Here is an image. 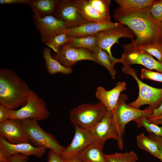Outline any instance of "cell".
Listing matches in <instances>:
<instances>
[{
    "label": "cell",
    "instance_id": "obj_1",
    "mask_svg": "<svg viewBox=\"0 0 162 162\" xmlns=\"http://www.w3.org/2000/svg\"><path fill=\"white\" fill-rule=\"evenodd\" d=\"M149 8L128 10L118 7L114 11V19L127 26L134 33L136 38L131 40V42L134 44L162 43V22L153 18Z\"/></svg>",
    "mask_w": 162,
    "mask_h": 162
},
{
    "label": "cell",
    "instance_id": "obj_2",
    "mask_svg": "<svg viewBox=\"0 0 162 162\" xmlns=\"http://www.w3.org/2000/svg\"><path fill=\"white\" fill-rule=\"evenodd\" d=\"M30 89L13 70H0V104L13 110L26 103Z\"/></svg>",
    "mask_w": 162,
    "mask_h": 162
},
{
    "label": "cell",
    "instance_id": "obj_3",
    "mask_svg": "<svg viewBox=\"0 0 162 162\" xmlns=\"http://www.w3.org/2000/svg\"><path fill=\"white\" fill-rule=\"evenodd\" d=\"M128 98L127 95L121 93L115 108L112 111V122L118 137L117 145L120 149L124 147L123 137L126 124L142 116L149 118L153 112V110L148 107L141 110L131 107L126 103Z\"/></svg>",
    "mask_w": 162,
    "mask_h": 162
},
{
    "label": "cell",
    "instance_id": "obj_4",
    "mask_svg": "<svg viewBox=\"0 0 162 162\" xmlns=\"http://www.w3.org/2000/svg\"><path fill=\"white\" fill-rule=\"evenodd\" d=\"M121 63L123 65L122 71L132 76L136 82L139 88L137 98L128 104L137 109L145 105H148V107L153 110L158 108L162 103V88L154 87L143 82L138 78L137 70L124 62Z\"/></svg>",
    "mask_w": 162,
    "mask_h": 162
},
{
    "label": "cell",
    "instance_id": "obj_5",
    "mask_svg": "<svg viewBox=\"0 0 162 162\" xmlns=\"http://www.w3.org/2000/svg\"><path fill=\"white\" fill-rule=\"evenodd\" d=\"M108 110L100 101L95 104L86 103L72 109L69 117L74 127L88 130L97 124Z\"/></svg>",
    "mask_w": 162,
    "mask_h": 162
},
{
    "label": "cell",
    "instance_id": "obj_6",
    "mask_svg": "<svg viewBox=\"0 0 162 162\" xmlns=\"http://www.w3.org/2000/svg\"><path fill=\"white\" fill-rule=\"evenodd\" d=\"M19 120L30 142L35 146L49 149L61 154L64 147L58 142L52 134L44 130L37 121L31 119Z\"/></svg>",
    "mask_w": 162,
    "mask_h": 162
},
{
    "label": "cell",
    "instance_id": "obj_7",
    "mask_svg": "<svg viewBox=\"0 0 162 162\" xmlns=\"http://www.w3.org/2000/svg\"><path fill=\"white\" fill-rule=\"evenodd\" d=\"M50 115L46 104L34 91L30 90L26 104L17 110H11L10 119L44 120Z\"/></svg>",
    "mask_w": 162,
    "mask_h": 162
},
{
    "label": "cell",
    "instance_id": "obj_8",
    "mask_svg": "<svg viewBox=\"0 0 162 162\" xmlns=\"http://www.w3.org/2000/svg\"><path fill=\"white\" fill-rule=\"evenodd\" d=\"M117 26L108 28L100 32L95 34L98 46L106 51L110 58L115 65L119 62V58H114L111 52L112 46L115 43L119 44L118 39L127 38L131 40L136 37L134 32L128 27L120 22Z\"/></svg>",
    "mask_w": 162,
    "mask_h": 162
},
{
    "label": "cell",
    "instance_id": "obj_9",
    "mask_svg": "<svg viewBox=\"0 0 162 162\" xmlns=\"http://www.w3.org/2000/svg\"><path fill=\"white\" fill-rule=\"evenodd\" d=\"M33 20L42 40L46 45L54 37L65 33L68 28L62 20L52 15L40 17L34 14Z\"/></svg>",
    "mask_w": 162,
    "mask_h": 162
},
{
    "label": "cell",
    "instance_id": "obj_10",
    "mask_svg": "<svg viewBox=\"0 0 162 162\" xmlns=\"http://www.w3.org/2000/svg\"><path fill=\"white\" fill-rule=\"evenodd\" d=\"M46 149L34 146L30 143H11L4 137L0 136V162L7 160L10 157L17 154L40 157L45 153Z\"/></svg>",
    "mask_w": 162,
    "mask_h": 162
},
{
    "label": "cell",
    "instance_id": "obj_11",
    "mask_svg": "<svg viewBox=\"0 0 162 162\" xmlns=\"http://www.w3.org/2000/svg\"><path fill=\"white\" fill-rule=\"evenodd\" d=\"M52 16L62 20L68 28L80 26L88 21L80 13L76 0H60Z\"/></svg>",
    "mask_w": 162,
    "mask_h": 162
},
{
    "label": "cell",
    "instance_id": "obj_12",
    "mask_svg": "<svg viewBox=\"0 0 162 162\" xmlns=\"http://www.w3.org/2000/svg\"><path fill=\"white\" fill-rule=\"evenodd\" d=\"M55 59L64 66L71 68L77 62L88 60L98 64L92 52L84 48H75L66 43L61 47L55 55Z\"/></svg>",
    "mask_w": 162,
    "mask_h": 162
},
{
    "label": "cell",
    "instance_id": "obj_13",
    "mask_svg": "<svg viewBox=\"0 0 162 162\" xmlns=\"http://www.w3.org/2000/svg\"><path fill=\"white\" fill-rule=\"evenodd\" d=\"M120 63L124 62L131 65L140 64L150 70H154L162 73V63L155 59L147 52L141 50L123 49Z\"/></svg>",
    "mask_w": 162,
    "mask_h": 162
},
{
    "label": "cell",
    "instance_id": "obj_14",
    "mask_svg": "<svg viewBox=\"0 0 162 162\" xmlns=\"http://www.w3.org/2000/svg\"><path fill=\"white\" fill-rule=\"evenodd\" d=\"M112 112L108 110L102 119L89 130L95 143L104 146L110 139L118 142V137L112 122Z\"/></svg>",
    "mask_w": 162,
    "mask_h": 162
},
{
    "label": "cell",
    "instance_id": "obj_15",
    "mask_svg": "<svg viewBox=\"0 0 162 162\" xmlns=\"http://www.w3.org/2000/svg\"><path fill=\"white\" fill-rule=\"evenodd\" d=\"M0 135L11 143H30L19 120L10 119L0 123Z\"/></svg>",
    "mask_w": 162,
    "mask_h": 162
},
{
    "label": "cell",
    "instance_id": "obj_16",
    "mask_svg": "<svg viewBox=\"0 0 162 162\" xmlns=\"http://www.w3.org/2000/svg\"><path fill=\"white\" fill-rule=\"evenodd\" d=\"M74 128L75 134L71 142L68 146L64 147L60 155L63 159L79 153L89 145L95 143L89 130Z\"/></svg>",
    "mask_w": 162,
    "mask_h": 162
},
{
    "label": "cell",
    "instance_id": "obj_17",
    "mask_svg": "<svg viewBox=\"0 0 162 162\" xmlns=\"http://www.w3.org/2000/svg\"><path fill=\"white\" fill-rule=\"evenodd\" d=\"M120 23L112 22L102 23L87 21L74 28H68L64 33L70 38H77L94 35L100 32L119 25Z\"/></svg>",
    "mask_w": 162,
    "mask_h": 162
},
{
    "label": "cell",
    "instance_id": "obj_18",
    "mask_svg": "<svg viewBox=\"0 0 162 162\" xmlns=\"http://www.w3.org/2000/svg\"><path fill=\"white\" fill-rule=\"evenodd\" d=\"M126 89V84L124 81L119 82L115 86L109 90L101 86L98 87L95 96L108 110L112 111L115 108L121 92Z\"/></svg>",
    "mask_w": 162,
    "mask_h": 162
},
{
    "label": "cell",
    "instance_id": "obj_19",
    "mask_svg": "<svg viewBox=\"0 0 162 162\" xmlns=\"http://www.w3.org/2000/svg\"><path fill=\"white\" fill-rule=\"evenodd\" d=\"M78 10L86 21L102 23L112 22L95 8L90 5L87 0H76Z\"/></svg>",
    "mask_w": 162,
    "mask_h": 162
},
{
    "label": "cell",
    "instance_id": "obj_20",
    "mask_svg": "<svg viewBox=\"0 0 162 162\" xmlns=\"http://www.w3.org/2000/svg\"><path fill=\"white\" fill-rule=\"evenodd\" d=\"M60 0H30L28 5L34 14L40 17L53 15Z\"/></svg>",
    "mask_w": 162,
    "mask_h": 162
},
{
    "label": "cell",
    "instance_id": "obj_21",
    "mask_svg": "<svg viewBox=\"0 0 162 162\" xmlns=\"http://www.w3.org/2000/svg\"><path fill=\"white\" fill-rule=\"evenodd\" d=\"M104 147L97 143H92L79 153L86 162H106L103 153Z\"/></svg>",
    "mask_w": 162,
    "mask_h": 162
},
{
    "label": "cell",
    "instance_id": "obj_22",
    "mask_svg": "<svg viewBox=\"0 0 162 162\" xmlns=\"http://www.w3.org/2000/svg\"><path fill=\"white\" fill-rule=\"evenodd\" d=\"M43 55L46 68L49 74L54 75L61 73L68 75L72 72L73 70L71 68L64 66L52 56L50 48H45L43 50Z\"/></svg>",
    "mask_w": 162,
    "mask_h": 162
},
{
    "label": "cell",
    "instance_id": "obj_23",
    "mask_svg": "<svg viewBox=\"0 0 162 162\" xmlns=\"http://www.w3.org/2000/svg\"><path fill=\"white\" fill-rule=\"evenodd\" d=\"M136 142L137 146L140 148L160 159L161 152L157 144L153 140L146 136L142 133L136 136Z\"/></svg>",
    "mask_w": 162,
    "mask_h": 162
},
{
    "label": "cell",
    "instance_id": "obj_24",
    "mask_svg": "<svg viewBox=\"0 0 162 162\" xmlns=\"http://www.w3.org/2000/svg\"><path fill=\"white\" fill-rule=\"evenodd\" d=\"M69 38L70 41L67 43L73 48L85 49L92 52L98 47L95 34L85 37Z\"/></svg>",
    "mask_w": 162,
    "mask_h": 162
},
{
    "label": "cell",
    "instance_id": "obj_25",
    "mask_svg": "<svg viewBox=\"0 0 162 162\" xmlns=\"http://www.w3.org/2000/svg\"><path fill=\"white\" fill-rule=\"evenodd\" d=\"M123 49L141 50L155 57L162 63V43H157L143 45H137L131 43L122 46Z\"/></svg>",
    "mask_w": 162,
    "mask_h": 162
},
{
    "label": "cell",
    "instance_id": "obj_26",
    "mask_svg": "<svg viewBox=\"0 0 162 162\" xmlns=\"http://www.w3.org/2000/svg\"><path fill=\"white\" fill-rule=\"evenodd\" d=\"M92 53L94 57L98 62V64L106 68L112 79H115L117 72L114 68L115 64L110 60L106 52L98 46Z\"/></svg>",
    "mask_w": 162,
    "mask_h": 162
},
{
    "label": "cell",
    "instance_id": "obj_27",
    "mask_svg": "<svg viewBox=\"0 0 162 162\" xmlns=\"http://www.w3.org/2000/svg\"><path fill=\"white\" fill-rule=\"evenodd\" d=\"M121 8L128 10H140L149 8L154 0H115Z\"/></svg>",
    "mask_w": 162,
    "mask_h": 162
},
{
    "label": "cell",
    "instance_id": "obj_28",
    "mask_svg": "<svg viewBox=\"0 0 162 162\" xmlns=\"http://www.w3.org/2000/svg\"><path fill=\"white\" fill-rule=\"evenodd\" d=\"M106 162H136L138 157L133 151L105 154Z\"/></svg>",
    "mask_w": 162,
    "mask_h": 162
},
{
    "label": "cell",
    "instance_id": "obj_29",
    "mask_svg": "<svg viewBox=\"0 0 162 162\" xmlns=\"http://www.w3.org/2000/svg\"><path fill=\"white\" fill-rule=\"evenodd\" d=\"M134 121L138 127H143L148 132L162 137V127L150 121L147 116H142Z\"/></svg>",
    "mask_w": 162,
    "mask_h": 162
},
{
    "label": "cell",
    "instance_id": "obj_30",
    "mask_svg": "<svg viewBox=\"0 0 162 162\" xmlns=\"http://www.w3.org/2000/svg\"><path fill=\"white\" fill-rule=\"evenodd\" d=\"M88 3L107 18L110 19L109 8L110 0H87Z\"/></svg>",
    "mask_w": 162,
    "mask_h": 162
},
{
    "label": "cell",
    "instance_id": "obj_31",
    "mask_svg": "<svg viewBox=\"0 0 162 162\" xmlns=\"http://www.w3.org/2000/svg\"><path fill=\"white\" fill-rule=\"evenodd\" d=\"M69 41V37L64 33L54 37L46 45L57 53L61 47Z\"/></svg>",
    "mask_w": 162,
    "mask_h": 162
},
{
    "label": "cell",
    "instance_id": "obj_32",
    "mask_svg": "<svg viewBox=\"0 0 162 162\" xmlns=\"http://www.w3.org/2000/svg\"><path fill=\"white\" fill-rule=\"evenodd\" d=\"M140 77L142 79H146L162 82V73L142 68Z\"/></svg>",
    "mask_w": 162,
    "mask_h": 162
},
{
    "label": "cell",
    "instance_id": "obj_33",
    "mask_svg": "<svg viewBox=\"0 0 162 162\" xmlns=\"http://www.w3.org/2000/svg\"><path fill=\"white\" fill-rule=\"evenodd\" d=\"M149 10L154 18L162 22V0H155Z\"/></svg>",
    "mask_w": 162,
    "mask_h": 162
},
{
    "label": "cell",
    "instance_id": "obj_34",
    "mask_svg": "<svg viewBox=\"0 0 162 162\" xmlns=\"http://www.w3.org/2000/svg\"><path fill=\"white\" fill-rule=\"evenodd\" d=\"M11 110L0 104V123L10 119Z\"/></svg>",
    "mask_w": 162,
    "mask_h": 162
},
{
    "label": "cell",
    "instance_id": "obj_35",
    "mask_svg": "<svg viewBox=\"0 0 162 162\" xmlns=\"http://www.w3.org/2000/svg\"><path fill=\"white\" fill-rule=\"evenodd\" d=\"M47 162H64L59 154L50 150L48 153Z\"/></svg>",
    "mask_w": 162,
    "mask_h": 162
},
{
    "label": "cell",
    "instance_id": "obj_36",
    "mask_svg": "<svg viewBox=\"0 0 162 162\" xmlns=\"http://www.w3.org/2000/svg\"><path fill=\"white\" fill-rule=\"evenodd\" d=\"M28 156L21 154L13 155L8 159L10 162H28Z\"/></svg>",
    "mask_w": 162,
    "mask_h": 162
},
{
    "label": "cell",
    "instance_id": "obj_37",
    "mask_svg": "<svg viewBox=\"0 0 162 162\" xmlns=\"http://www.w3.org/2000/svg\"><path fill=\"white\" fill-rule=\"evenodd\" d=\"M30 0H0V4H21L28 5Z\"/></svg>",
    "mask_w": 162,
    "mask_h": 162
},
{
    "label": "cell",
    "instance_id": "obj_38",
    "mask_svg": "<svg viewBox=\"0 0 162 162\" xmlns=\"http://www.w3.org/2000/svg\"><path fill=\"white\" fill-rule=\"evenodd\" d=\"M63 159L64 162H86L79 153Z\"/></svg>",
    "mask_w": 162,
    "mask_h": 162
},
{
    "label": "cell",
    "instance_id": "obj_39",
    "mask_svg": "<svg viewBox=\"0 0 162 162\" xmlns=\"http://www.w3.org/2000/svg\"><path fill=\"white\" fill-rule=\"evenodd\" d=\"M162 115V103L157 108L153 110V113L148 118L149 120L153 119Z\"/></svg>",
    "mask_w": 162,
    "mask_h": 162
},
{
    "label": "cell",
    "instance_id": "obj_40",
    "mask_svg": "<svg viewBox=\"0 0 162 162\" xmlns=\"http://www.w3.org/2000/svg\"><path fill=\"white\" fill-rule=\"evenodd\" d=\"M157 124H160L162 125V119H157L152 122Z\"/></svg>",
    "mask_w": 162,
    "mask_h": 162
},
{
    "label": "cell",
    "instance_id": "obj_41",
    "mask_svg": "<svg viewBox=\"0 0 162 162\" xmlns=\"http://www.w3.org/2000/svg\"><path fill=\"white\" fill-rule=\"evenodd\" d=\"M162 119V115H161V116L158 117H157L155 118H154V119H150V120H149H149L152 122L153 121H154V120H157V119Z\"/></svg>",
    "mask_w": 162,
    "mask_h": 162
},
{
    "label": "cell",
    "instance_id": "obj_42",
    "mask_svg": "<svg viewBox=\"0 0 162 162\" xmlns=\"http://www.w3.org/2000/svg\"><path fill=\"white\" fill-rule=\"evenodd\" d=\"M158 147L161 152V156L160 160L162 162V145L159 146Z\"/></svg>",
    "mask_w": 162,
    "mask_h": 162
},
{
    "label": "cell",
    "instance_id": "obj_43",
    "mask_svg": "<svg viewBox=\"0 0 162 162\" xmlns=\"http://www.w3.org/2000/svg\"><path fill=\"white\" fill-rule=\"evenodd\" d=\"M9 162V161L8 160H8H7V161H2V162Z\"/></svg>",
    "mask_w": 162,
    "mask_h": 162
}]
</instances>
